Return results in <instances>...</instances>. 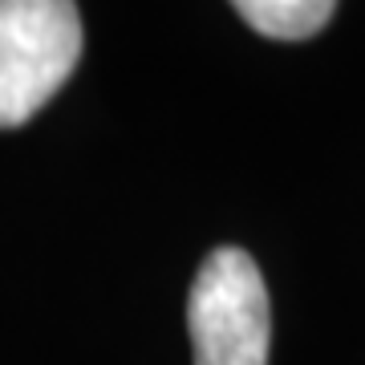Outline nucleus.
<instances>
[{"mask_svg":"<svg viewBox=\"0 0 365 365\" xmlns=\"http://www.w3.org/2000/svg\"><path fill=\"white\" fill-rule=\"evenodd\" d=\"M81 61V13L69 0H0V130L25 126Z\"/></svg>","mask_w":365,"mask_h":365,"instance_id":"1","label":"nucleus"},{"mask_svg":"<svg viewBox=\"0 0 365 365\" xmlns=\"http://www.w3.org/2000/svg\"><path fill=\"white\" fill-rule=\"evenodd\" d=\"M187 333L195 365H268L272 304L244 248H215L199 264L187 297Z\"/></svg>","mask_w":365,"mask_h":365,"instance_id":"2","label":"nucleus"},{"mask_svg":"<svg viewBox=\"0 0 365 365\" xmlns=\"http://www.w3.org/2000/svg\"><path fill=\"white\" fill-rule=\"evenodd\" d=\"M235 13L272 41H309L333 21L337 4L329 0H240Z\"/></svg>","mask_w":365,"mask_h":365,"instance_id":"3","label":"nucleus"}]
</instances>
